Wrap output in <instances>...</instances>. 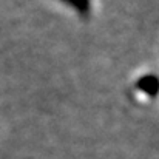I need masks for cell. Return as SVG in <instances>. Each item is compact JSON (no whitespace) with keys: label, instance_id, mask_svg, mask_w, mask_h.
Here are the masks:
<instances>
[{"label":"cell","instance_id":"6da1fadb","mask_svg":"<svg viewBox=\"0 0 159 159\" xmlns=\"http://www.w3.org/2000/svg\"><path fill=\"white\" fill-rule=\"evenodd\" d=\"M138 88L142 90L144 93L150 94V96H155L156 94V90H158V80L153 74H148V76H144L142 79L138 80Z\"/></svg>","mask_w":159,"mask_h":159},{"label":"cell","instance_id":"7a4b0ae2","mask_svg":"<svg viewBox=\"0 0 159 159\" xmlns=\"http://www.w3.org/2000/svg\"><path fill=\"white\" fill-rule=\"evenodd\" d=\"M65 2L73 5L82 16H87L90 11V0H65Z\"/></svg>","mask_w":159,"mask_h":159}]
</instances>
